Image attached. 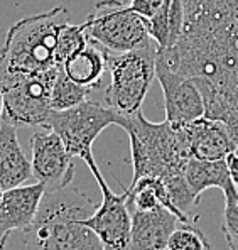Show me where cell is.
<instances>
[{
    "label": "cell",
    "instance_id": "obj_1",
    "mask_svg": "<svg viewBox=\"0 0 238 250\" xmlns=\"http://www.w3.org/2000/svg\"><path fill=\"white\" fill-rule=\"evenodd\" d=\"M98 205L73 185L46 191L34 223L22 231L25 250H105L95 231L83 225Z\"/></svg>",
    "mask_w": 238,
    "mask_h": 250
},
{
    "label": "cell",
    "instance_id": "obj_2",
    "mask_svg": "<svg viewBox=\"0 0 238 250\" xmlns=\"http://www.w3.org/2000/svg\"><path fill=\"white\" fill-rule=\"evenodd\" d=\"M120 127L129 134L134 178H157L162 181L184 176L186 166L193 159L186 141L184 127L176 128L166 120L149 122L142 112L123 117Z\"/></svg>",
    "mask_w": 238,
    "mask_h": 250
},
{
    "label": "cell",
    "instance_id": "obj_3",
    "mask_svg": "<svg viewBox=\"0 0 238 250\" xmlns=\"http://www.w3.org/2000/svg\"><path fill=\"white\" fill-rule=\"evenodd\" d=\"M68 22V9L58 5L12 24L0 47V73L34 75L58 68L54 60L58 34Z\"/></svg>",
    "mask_w": 238,
    "mask_h": 250
},
{
    "label": "cell",
    "instance_id": "obj_4",
    "mask_svg": "<svg viewBox=\"0 0 238 250\" xmlns=\"http://www.w3.org/2000/svg\"><path fill=\"white\" fill-rule=\"evenodd\" d=\"M112 82L105 91V106L123 117L142 112L147 91L156 78L157 44L123 54H108Z\"/></svg>",
    "mask_w": 238,
    "mask_h": 250
},
{
    "label": "cell",
    "instance_id": "obj_5",
    "mask_svg": "<svg viewBox=\"0 0 238 250\" xmlns=\"http://www.w3.org/2000/svg\"><path fill=\"white\" fill-rule=\"evenodd\" d=\"M60 66L44 73H0L3 98L2 122L14 127L46 128L53 115L51 91Z\"/></svg>",
    "mask_w": 238,
    "mask_h": 250
},
{
    "label": "cell",
    "instance_id": "obj_6",
    "mask_svg": "<svg viewBox=\"0 0 238 250\" xmlns=\"http://www.w3.org/2000/svg\"><path fill=\"white\" fill-rule=\"evenodd\" d=\"M83 25L88 39L108 54L130 53L152 42L147 21L122 0H100Z\"/></svg>",
    "mask_w": 238,
    "mask_h": 250
},
{
    "label": "cell",
    "instance_id": "obj_7",
    "mask_svg": "<svg viewBox=\"0 0 238 250\" xmlns=\"http://www.w3.org/2000/svg\"><path fill=\"white\" fill-rule=\"evenodd\" d=\"M122 115L108 106L85 102L64 112H53L46 128L53 130L63 141L73 157H79L86 166L97 163L93 157V144L108 125H120Z\"/></svg>",
    "mask_w": 238,
    "mask_h": 250
},
{
    "label": "cell",
    "instance_id": "obj_8",
    "mask_svg": "<svg viewBox=\"0 0 238 250\" xmlns=\"http://www.w3.org/2000/svg\"><path fill=\"white\" fill-rule=\"evenodd\" d=\"M88 167L100 186L101 203L83 225L95 231L105 250H130L132 213L127 205V194L113 193L97 163H91Z\"/></svg>",
    "mask_w": 238,
    "mask_h": 250
},
{
    "label": "cell",
    "instance_id": "obj_9",
    "mask_svg": "<svg viewBox=\"0 0 238 250\" xmlns=\"http://www.w3.org/2000/svg\"><path fill=\"white\" fill-rule=\"evenodd\" d=\"M32 176L46 188L56 191L71 185L75 178V161L63 141L49 128H39L31 137Z\"/></svg>",
    "mask_w": 238,
    "mask_h": 250
},
{
    "label": "cell",
    "instance_id": "obj_10",
    "mask_svg": "<svg viewBox=\"0 0 238 250\" xmlns=\"http://www.w3.org/2000/svg\"><path fill=\"white\" fill-rule=\"evenodd\" d=\"M156 76L164 93V110H166L167 124L181 128L204 117L203 95L191 78L171 71L160 62H157Z\"/></svg>",
    "mask_w": 238,
    "mask_h": 250
},
{
    "label": "cell",
    "instance_id": "obj_11",
    "mask_svg": "<svg viewBox=\"0 0 238 250\" xmlns=\"http://www.w3.org/2000/svg\"><path fill=\"white\" fill-rule=\"evenodd\" d=\"M184 134L193 159L210 163L225 161L233 150H237L228 128L221 122L210 120L206 117L186 125Z\"/></svg>",
    "mask_w": 238,
    "mask_h": 250
},
{
    "label": "cell",
    "instance_id": "obj_12",
    "mask_svg": "<svg viewBox=\"0 0 238 250\" xmlns=\"http://www.w3.org/2000/svg\"><path fill=\"white\" fill-rule=\"evenodd\" d=\"M132 213V244L130 250H166L169 237L178 229L181 220L166 208Z\"/></svg>",
    "mask_w": 238,
    "mask_h": 250
},
{
    "label": "cell",
    "instance_id": "obj_13",
    "mask_svg": "<svg viewBox=\"0 0 238 250\" xmlns=\"http://www.w3.org/2000/svg\"><path fill=\"white\" fill-rule=\"evenodd\" d=\"M44 194L46 188L41 183L3 191L2 207H0V230L5 233L14 230H27L34 223Z\"/></svg>",
    "mask_w": 238,
    "mask_h": 250
},
{
    "label": "cell",
    "instance_id": "obj_14",
    "mask_svg": "<svg viewBox=\"0 0 238 250\" xmlns=\"http://www.w3.org/2000/svg\"><path fill=\"white\" fill-rule=\"evenodd\" d=\"M31 178L32 166L20 147L17 127L0 122V189L24 186Z\"/></svg>",
    "mask_w": 238,
    "mask_h": 250
},
{
    "label": "cell",
    "instance_id": "obj_15",
    "mask_svg": "<svg viewBox=\"0 0 238 250\" xmlns=\"http://www.w3.org/2000/svg\"><path fill=\"white\" fill-rule=\"evenodd\" d=\"M61 68L71 82L88 88L90 91L97 90L101 86L103 75L108 68L107 51L101 49L93 41H88L86 46L76 54H73Z\"/></svg>",
    "mask_w": 238,
    "mask_h": 250
},
{
    "label": "cell",
    "instance_id": "obj_16",
    "mask_svg": "<svg viewBox=\"0 0 238 250\" xmlns=\"http://www.w3.org/2000/svg\"><path fill=\"white\" fill-rule=\"evenodd\" d=\"M184 179L196 200H199L201 194L210 188H218L225 191L226 188L233 185L225 161L210 163V161L191 159L186 166Z\"/></svg>",
    "mask_w": 238,
    "mask_h": 250
},
{
    "label": "cell",
    "instance_id": "obj_17",
    "mask_svg": "<svg viewBox=\"0 0 238 250\" xmlns=\"http://www.w3.org/2000/svg\"><path fill=\"white\" fill-rule=\"evenodd\" d=\"M88 95H90V90L71 82L60 66V71H58V76L53 84V91H51V108H53V112H64V110L75 108V106L85 104V102H88Z\"/></svg>",
    "mask_w": 238,
    "mask_h": 250
},
{
    "label": "cell",
    "instance_id": "obj_18",
    "mask_svg": "<svg viewBox=\"0 0 238 250\" xmlns=\"http://www.w3.org/2000/svg\"><path fill=\"white\" fill-rule=\"evenodd\" d=\"M88 36L83 24H64L58 34L56 51H54V60L58 66H63L73 54L81 51L88 44Z\"/></svg>",
    "mask_w": 238,
    "mask_h": 250
},
{
    "label": "cell",
    "instance_id": "obj_19",
    "mask_svg": "<svg viewBox=\"0 0 238 250\" xmlns=\"http://www.w3.org/2000/svg\"><path fill=\"white\" fill-rule=\"evenodd\" d=\"M166 250H211V245L198 225H179L169 237Z\"/></svg>",
    "mask_w": 238,
    "mask_h": 250
},
{
    "label": "cell",
    "instance_id": "obj_20",
    "mask_svg": "<svg viewBox=\"0 0 238 250\" xmlns=\"http://www.w3.org/2000/svg\"><path fill=\"white\" fill-rule=\"evenodd\" d=\"M223 194H225V211H223L221 231L228 247V245H238V189L235 185H232L223 191Z\"/></svg>",
    "mask_w": 238,
    "mask_h": 250
},
{
    "label": "cell",
    "instance_id": "obj_21",
    "mask_svg": "<svg viewBox=\"0 0 238 250\" xmlns=\"http://www.w3.org/2000/svg\"><path fill=\"white\" fill-rule=\"evenodd\" d=\"M226 163V167H228V172H230V178H232L233 185L238 189V149L233 150L228 157L225 159Z\"/></svg>",
    "mask_w": 238,
    "mask_h": 250
},
{
    "label": "cell",
    "instance_id": "obj_22",
    "mask_svg": "<svg viewBox=\"0 0 238 250\" xmlns=\"http://www.w3.org/2000/svg\"><path fill=\"white\" fill-rule=\"evenodd\" d=\"M9 235L10 233H5V231L0 230V250H5L7 240H9Z\"/></svg>",
    "mask_w": 238,
    "mask_h": 250
},
{
    "label": "cell",
    "instance_id": "obj_23",
    "mask_svg": "<svg viewBox=\"0 0 238 250\" xmlns=\"http://www.w3.org/2000/svg\"><path fill=\"white\" fill-rule=\"evenodd\" d=\"M2 113H3V98H2V90H0V122H2Z\"/></svg>",
    "mask_w": 238,
    "mask_h": 250
},
{
    "label": "cell",
    "instance_id": "obj_24",
    "mask_svg": "<svg viewBox=\"0 0 238 250\" xmlns=\"http://www.w3.org/2000/svg\"><path fill=\"white\" fill-rule=\"evenodd\" d=\"M2 200H3V189H0V207H2Z\"/></svg>",
    "mask_w": 238,
    "mask_h": 250
},
{
    "label": "cell",
    "instance_id": "obj_25",
    "mask_svg": "<svg viewBox=\"0 0 238 250\" xmlns=\"http://www.w3.org/2000/svg\"><path fill=\"white\" fill-rule=\"evenodd\" d=\"M228 250H238V245H228Z\"/></svg>",
    "mask_w": 238,
    "mask_h": 250
}]
</instances>
